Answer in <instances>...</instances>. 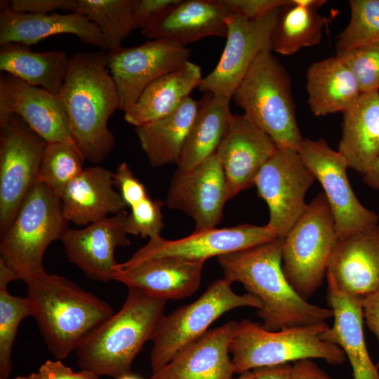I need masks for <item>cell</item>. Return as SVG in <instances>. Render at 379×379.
Returning a JSON list of instances; mask_svg holds the SVG:
<instances>
[{
    "label": "cell",
    "instance_id": "obj_1",
    "mask_svg": "<svg viewBox=\"0 0 379 379\" xmlns=\"http://www.w3.org/2000/svg\"><path fill=\"white\" fill-rule=\"evenodd\" d=\"M282 239L219 256L224 278L243 284L261 302L258 316L268 331L326 322L333 315L301 298L282 269Z\"/></svg>",
    "mask_w": 379,
    "mask_h": 379
},
{
    "label": "cell",
    "instance_id": "obj_2",
    "mask_svg": "<svg viewBox=\"0 0 379 379\" xmlns=\"http://www.w3.org/2000/svg\"><path fill=\"white\" fill-rule=\"evenodd\" d=\"M108 52H80L69 58L59 94L65 107L73 141L84 160L98 164L115 145L108 121L119 98L107 71Z\"/></svg>",
    "mask_w": 379,
    "mask_h": 379
},
{
    "label": "cell",
    "instance_id": "obj_3",
    "mask_svg": "<svg viewBox=\"0 0 379 379\" xmlns=\"http://www.w3.org/2000/svg\"><path fill=\"white\" fill-rule=\"evenodd\" d=\"M33 317L55 359H65L113 314L106 301L74 282L46 272L27 283Z\"/></svg>",
    "mask_w": 379,
    "mask_h": 379
},
{
    "label": "cell",
    "instance_id": "obj_4",
    "mask_svg": "<svg viewBox=\"0 0 379 379\" xmlns=\"http://www.w3.org/2000/svg\"><path fill=\"white\" fill-rule=\"evenodd\" d=\"M166 300L128 288L115 314L90 333L76 350L81 369L115 379L131 373L133 360L164 316Z\"/></svg>",
    "mask_w": 379,
    "mask_h": 379
},
{
    "label": "cell",
    "instance_id": "obj_5",
    "mask_svg": "<svg viewBox=\"0 0 379 379\" xmlns=\"http://www.w3.org/2000/svg\"><path fill=\"white\" fill-rule=\"evenodd\" d=\"M231 99L278 147L298 152L304 138L297 124L291 80L270 49L257 56Z\"/></svg>",
    "mask_w": 379,
    "mask_h": 379
},
{
    "label": "cell",
    "instance_id": "obj_6",
    "mask_svg": "<svg viewBox=\"0 0 379 379\" xmlns=\"http://www.w3.org/2000/svg\"><path fill=\"white\" fill-rule=\"evenodd\" d=\"M328 327L323 322L268 331L250 319L237 322L230 347L234 372L239 375L258 368L313 359L341 365L346 360L343 350L320 338Z\"/></svg>",
    "mask_w": 379,
    "mask_h": 379
},
{
    "label": "cell",
    "instance_id": "obj_7",
    "mask_svg": "<svg viewBox=\"0 0 379 379\" xmlns=\"http://www.w3.org/2000/svg\"><path fill=\"white\" fill-rule=\"evenodd\" d=\"M61 200L37 182L8 227L1 234L0 258L26 284L46 271L44 253L69 228Z\"/></svg>",
    "mask_w": 379,
    "mask_h": 379
},
{
    "label": "cell",
    "instance_id": "obj_8",
    "mask_svg": "<svg viewBox=\"0 0 379 379\" xmlns=\"http://www.w3.org/2000/svg\"><path fill=\"white\" fill-rule=\"evenodd\" d=\"M337 241L333 215L320 192L283 239V271L303 299L307 300L321 286Z\"/></svg>",
    "mask_w": 379,
    "mask_h": 379
},
{
    "label": "cell",
    "instance_id": "obj_9",
    "mask_svg": "<svg viewBox=\"0 0 379 379\" xmlns=\"http://www.w3.org/2000/svg\"><path fill=\"white\" fill-rule=\"evenodd\" d=\"M231 285L225 278L216 280L195 301L164 314L152 338V373L203 337L210 326L226 312L242 307H261L256 297L248 293L237 294Z\"/></svg>",
    "mask_w": 379,
    "mask_h": 379
},
{
    "label": "cell",
    "instance_id": "obj_10",
    "mask_svg": "<svg viewBox=\"0 0 379 379\" xmlns=\"http://www.w3.org/2000/svg\"><path fill=\"white\" fill-rule=\"evenodd\" d=\"M0 128L1 234L11 224L25 197L39 181L47 142L15 114Z\"/></svg>",
    "mask_w": 379,
    "mask_h": 379
},
{
    "label": "cell",
    "instance_id": "obj_11",
    "mask_svg": "<svg viewBox=\"0 0 379 379\" xmlns=\"http://www.w3.org/2000/svg\"><path fill=\"white\" fill-rule=\"evenodd\" d=\"M315 180L299 152L290 148L278 147L260 169L255 186L269 208L266 225L278 239H284L305 211V194Z\"/></svg>",
    "mask_w": 379,
    "mask_h": 379
},
{
    "label": "cell",
    "instance_id": "obj_12",
    "mask_svg": "<svg viewBox=\"0 0 379 379\" xmlns=\"http://www.w3.org/2000/svg\"><path fill=\"white\" fill-rule=\"evenodd\" d=\"M321 185L333 215L338 239L373 225L379 216L357 198L347 175L345 159L323 139L304 138L298 150Z\"/></svg>",
    "mask_w": 379,
    "mask_h": 379
},
{
    "label": "cell",
    "instance_id": "obj_13",
    "mask_svg": "<svg viewBox=\"0 0 379 379\" xmlns=\"http://www.w3.org/2000/svg\"><path fill=\"white\" fill-rule=\"evenodd\" d=\"M279 10L253 20L235 13L227 16L224 50L215 68L203 77L199 91L231 100L257 56L265 50H271V35Z\"/></svg>",
    "mask_w": 379,
    "mask_h": 379
},
{
    "label": "cell",
    "instance_id": "obj_14",
    "mask_svg": "<svg viewBox=\"0 0 379 379\" xmlns=\"http://www.w3.org/2000/svg\"><path fill=\"white\" fill-rule=\"evenodd\" d=\"M190 55L186 46L160 39L108 52L107 67L118 93V109L127 111L149 85L180 68Z\"/></svg>",
    "mask_w": 379,
    "mask_h": 379
},
{
    "label": "cell",
    "instance_id": "obj_15",
    "mask_svg": "<svg viewBox=\"0 0 379 379\" xmlns=\"http://www.w3.org/2000/svg\"><path fill=\"white\" fill-rule=\"evenodd\" d=\"M278 239L265 225H239L230 227L194 230L187 237L168 240L157 236L139 248L126 262L118 263L128 267L143 261L166 256L190 260H204L249 248Z\"/></svg>",
    "mask_w": 379,
    "mask_h": 379
},
{
    "label": "cell",
    "instance_id": "obj_16",
    "mask_svg": "<svg viewBox=\"0 0 379 379\" xmlns=\"http://www.w3.org/2000/svg\"><path fill=\"white\" fill-rule=\"evenodd\" d=\"M228 201L226 179L216 152L194 168L177 170L165 201L168 208L180 211L195 222V230L216 227Z\"/></svg>",
    "mask_w": 379,
    "mask_h": 379
},
{
    "label": "cell",
    "instance_id": "obj_17",
    "mask_svg": "<svg viewBox=\"0 0 379 379\" xmlns=\"http://www.w3.org/2000/svg\"><path fill=\"white\" fill-rule=\"evenodd\" d=\"M13 114L21 118L47 143L67 141L74 144L59 95L3 74L0 77V126Z\"/></svg>",
    "mask_w": 379,
    "mask_h": 379
},
{
    "label": "cell",
    "instance_id": "obj_18",
    "mask_svg": "<svg viewBox=\"0 0 379 379\" xmlns=\"http://www.w3.org/2000/svg\"><path fill=\"white\" fill-rule=\"evenodd\" d=\"M277 148L245 114H231L216 149L225 175L228 201L255 185L260 169Z\"/></svg>",
    "mask_w": 379,
    "mask_h": 379
},
{
    "label": "cell",
    "instance_id": "obj_19",
    "mask_svg": "<svg viewBox=\"0 0 379 379\" xmlns=\"http://www.w3.org/2000/svg\"><path fill=\"white\" fill-rule=\"evenodd\" d=\"M128 216L124 211L81 229L68 228L61 238L68 260L92 280H112L115 250L130 245Z\"/></svg>",
    "mask_w": 379,
    "mask_h": 379
},
{
    "label": "cell",
    "instance_id": "obj_20",
    "mask_svg": "<svg viewBox=\"0 0 379 379\" xmlns=\"http://www.w3.org/2000/svg\"><path fill=\"white\" fill-rule=\"evenodd\" d=\"M204 260L166 256L128 267L115 265L112 280L159 299L180 300L195 293L201 281Z\"/></svg>",
    "mask_w": 379,
    "mask_h": 379
},
{
    "label": "cell",
    "instance_id": "obj_21",
    "mask_svg": "<svg viewBox=\"0 0 379 379\" xmlns=\"http://www.w3.org/2000/svg\"><path fill=\"white\" fill-rule=\"evenodd\" d=\"M232 11L223 0H180L151 22L142 34L186 46L208 36L226 38Z\"/></svg>",
    "mask_w": 379,
    "mask_h": 379
},
{
    "label": "cell",
    "instance_id": "obj_22",
    "mask_svg": "<svg viewBox=\"0 0 379 379\" xmlns=\"http://www.w3.org/2000/svg\"><path fill=\"white\" fill-rule=\"evenodd\" d=\"M327 272L352 295L363 298L379 289V225L338 239Z\"/></svg>",
    "mask_w": 379,
    "mask_h": 379
},
{
    "label": "cell",
    "instance_id": "obj_23",
    "mask_svg": "<svg viewBox=\"0 0 379 379\" xmlns=\"http://www.w3.org/2000/svg\"><path fill=\"white\" fill-rule=\"evenodd\" d=\"M1 2L0 44L18 43L30 46L47 37L68 34L76 36L82 43L107 50L99 29L84 15L20 13L11 9L6 1Z\"/></svg>",
    "mask_w": 379,
    "mask_h": 379
},
{
    "label": "cell",
    "instance_id": "obj_24",
    "mask_svg": "<svg viewBox=\"0 0 379 379\" xmlns=\"http://www.w3.org/2000/svg\"><path fill=\"white\" fill-rule=\"evenodd\" d=\"M237 326L230 321L208 331L149 379H232L230 347Z\"/></svg>",
    "mask_w": 379,
    "mask_h": 379
},
{
    "label": "cell",
    "instance_id": "obj_25",
    "mask_svg": "<svg viewBox=\"0 0 379 379\" xmlns=\"http://www.w3.org/2000/svg\"><path fill=\"white\" fill-rule=\"evenodd\" d=\"M327 300L333 324L320 335L324 341L339 346L350 361L353 379H379L378 367L368 354L363 324L362 298L340 291L327 272Z\"/></svg>",
    "mask_w": 379,
    "mask_h": 379
},
{
    "label": "cell",
    "instance_id": "obj_26",
    "mask_svg": "<svg viewBox=\"0 0 379 379\" xmlns=\"http://www.w3.org/2000/svg\"><path fill=\"white\" fill-rule=\"evenodd\" d=\"M114 187L111 171L100 166L84 168L60 198L66 220L76 225H88L126 211L127 206Z\"/></svg>",
    "mask_w": 379,
    "mask_h": 379
},
{
    "label": "cell",
    "instance_id": "obj_27",
    "mask_svg": "<svg viewBox=\"0 0 379 379\" xmlns=\"http://www.w3.org/2000/svg\"><path fill=\"white\" fill-rule=\"evenodd\" d=\"M338 151L362 175L379 157V91L362 93L343 112Z\"/></svg>",
    "mask_w": 379,
    "mask_h": 379
},
{
    "label": "cell",
    "instance_id": "obj_28",
    "mask_svg": "<svg viewBox=\"0 0 379 379\" xmlns=\"http://www.w3.org/2000/svg\"><path fill=\"white\" fill-rule=\"evenodd\" d=\"M202 79L201 67L190 60L186 62L149 85L124 112L125 121L136 128L171 114L199 88Z\"/></svg>",
    "mask_w": 379,
    "mask_h": 379
},
{
    "label": "cell",
    "instance_id": "obj_29",
    "mask_svg": "<svg viewBox=\"0 0 379 379\" xmlns=\"http://www.w3.org/2000/svg\"><path fill=\"white\" fill-rule=\"evenodd\" d=\"M306 79L307 103L317 117L343 113L362 93L352 72L336 55L313 62Z\"/></svg>",
    "mask_w": 379,
    "mask_h": 379
},
{
    "label": "cell",
    "instance_id": "obj_30",
    "mask_svg": "<svg viewBox=\"0 0 379 379\" xmlns=\"http://www.w3.org/2000/svg\"><path fill=\"white\" fill-rule=\"evenodd\" d=\"M198 107L199 102L190 96L171 114L135 128L140 147L152 167L178 164Z\"/></svg>",
    "mask_w": 379,
    "mask_h": 379
},
{
    "label": "cell",
    "instance_id": "obj_31",
    "mask_svg": "<svg viewBox=\"0 0 379 379\" xmlns=\"http://www.w3.org/2000/svg\"><path fill=\"white\" fill-rule=\"evenodd\" d=\"M69 58L60 51L36 52L18 43L0 44V70L29 85L59 95Z\"/></svg>",
    "mask_w": 379,
    "mask_h": 379
},
{
    "label": "cell",
    "instance_id": "obj_32",
    "mask_svg": "<svg viewBox=\"0 0 379 379\" xmlns=\"http://www.w3.org/2000/svg\"><path fill=\"white\" fill-rule=\"evenodd\" d=\"M230 99L206 93L185 139L178 169L194 168L214 153L227 129L232 114Z\"/></svg>",
    "mask_w": 379,
    "mask_h": 379
},
{
    "label": "cell",
    "instance_id": "obj_33",
    "mask_svg": "<svg viewBox=\"0 0 379 379\" xmlns=\"http://www.w3.org/2000/svg\"><path fill=\"white\" fill-rule=\"evenodd\" d=\"M330 19L314 8L288 4L279 8L271 35V50L291 55L299 50L318 45Z\"/></svg>",
    "mask_w": 379,
    "mask_h": 379
},
{
    "label": "cell",
    "instance_id": "obj_34",
    "mask_svg": "<svg viewBox=\"0 0 379 379\" xmlns=\"http://www.w3.org/2000/svg\"><path fill=\"white\" fill-rule=\"evenodd\" d=\"M135 0H77L75 13L86 16L100 31L108 52L119 49L133 32Z\"/></svg>",
    "mask_w": 379,
    "mask_h": 379
},
{
    "label": "cell",
    "instance_id": "obj_35",
    "mask_svg": "<svg viewBox=\"0 0 379 379\" xmlns=\"http://www.w3.org/2000/svg\"><path fill=\"white\" fill-rule=\"evenodd\" d=\"M84 157L70 142L47 143L42 157L39 182L60 199L65 188L83 171Z\"/></svg>",
    "mask_w": 379,
    "mask_h": 379
},
{
    "label": "cell",
    "instance_id": "obj_36",
    "mask_svg": "<svg viewBox=\"0 0 379 379\" xmlns=\"http://www.w3.org/2000/svg\"><path fill=\"white\" fill-rule=\"evenodd\" d=\"M8 284L0 283V379H8L12 370L11 354L20 322L31 316L27 297L11 295Z\"/></svg>",
    "mask_w": 379,
    "mask_h": 379
},
{
    "label": "cell",
    "instance_id": "obj_37",
    "mask_svg": "<svg viewBox=\"0 0 379 379\" xmlns=\"http://www.w3.org/2000/svg\"><path fill=\"white\" fill-rule=\"evenodd\" d=\"M350 18L338 36L336 51L379 42V0L349 1Z\"/></svg>",
    "mask_w": 379,
    "mask_h": 379
},
{
    "label": "cell",
    "instance_id": "obj_38",
    "mask_svg": "<svg viewBox=\"0 0 379 379\" xmlns=\"http://www.w3.org/2000/svg\"><path fill=\"white\" fill-rule=\"evenodd\" d=\"M357 79L362 93L379 91V42L336 51Z\"/></svg>",
    "mask_w": 379,
    "mask_h": 379
},
{
    "label": "cell",
    "instance_id": "obj_39",
    "mask_svg": "<svg viewBox=\"0 0 379 379\" xmlns=\"http://www.w3.org/2000/svg\"><path fill=\"white\" fill-rule=\"evenodd\" d=\"M162 206L163 201L149 196L131 207L127 219L128 234L149 239L161 236L164 226Z\"/></svg>",
    "mask_w": 379,
    "mask_h": 379
},
{
    "label": "cell",
    "instance_id": "obj_40",
    "mask_svg": "<svg viewBox=\"0 0 379 379\" xmlns=\"http://www.w3.org/2000/svg\"><path fill=\"white\" fill-rule=\"evenodd\" d=\"M114 185L130 208L149 197L145 185L126 162L121 163L114 173Z\"/></svg>",
    "mask_w": 379,
    "mask_h": 379
},
{
    "label": "cell",
    "instance_id": "obj_41",
    "mask_svg": "<svg viewBox=\"0 0 379 379\" xmlns=\"http://www.w3.org/2000/svg\"><path fill=\"white\" fill-rule=\"evenodd\" d=\"M7 4L14 11L33 14H48L58 9L75 13L77 7V0H11Z\"/></svg>",
    "mask_w": 379,
    "mask_h": 379
},
{
    "label": "cell",
    "instance_id": "obj_42",
    "mask_svg": "<svg viewBox=\"0 0 379 379\" xmlns=\"http://www.w3.org/2000/svg\"><path fill=\"white\" fill-rule=\"evenodd\" d=\"M179 1L180 0H135L133 31L136 29H144L166 10Z\"/></svg>",
    "mask_w": 379,
    "mask_h": 379
},
{
    "label": "cell",
    "instance_id": "obj_43",
    "mask_svg": "<svg viewBox=\"0 0 379 379\" xmlns=\"http://www.w3.org/2000/svg\"><path fill=\"white\" fill-rule=\"evenodd\" d=\"M233 13L253 20L262 17L289 0H223Z\"/></svg>",
    "mask_w": 379,
    "mask_h": 379
},
{
    "label": "cell",
    "instance_id": "obj_44",
    "mask_svg": "<svg viewBox=\"0 0 379 379\" xmlns=\"http://www.w3.org/2000/svg\"><path fill=\"white\" fill-rule=\"evenodd\" d=\"M37 373L40 379H100L97 373L88 370L74 372L58 359L46 361Z\"/></svg>",
    "mask_w": 379,
    "mask_h": 379
},
{
    "label": "cell",
    "instance_id": "obj_45",
    "mask_svg": "<svg viewBox=\"0 0 379 379\" xmlns=\"http://www.w3.org/2000/svg\"><path fill=\"white\" fill-rule=\"evenodd\" d=\"M364 319L379 343V289L362 298ZM379 368V358L376 364Z\"/></svg>",
    "mask_w": 379,
    "mask_h": 379
},
{
    "label": "cell",
    "instance_id": "obj_46",
    "mask_svg": "<svg viewBox=\"0 0 379 379\" xmlns=\"http://www.w3.org/2000/svg\"><path fill=\"white\" fill-rule=\"evenodd\" d=\"M292 379H332L312 359H303L292 364Z\"/></svg>",
    "mask_w": 379,
    "mask_h": 379
},
{
    "label": "cell",
    "instance_id": "obj_47",
    "mask_svg": "<svg viewBox=\"0 0 379 379\" xmlns=\"http://www.w3.org/2000/svg\"><path fill=\"white\" fill-rule=\"evenodd\" d=\"M255 379H292V364H283L253 370Z\"/></svg>",
    "mask_w": 379,
    "mask_h": 379
},
{
    "label": "cell",
    "instance_id": "obj_48",
    "mask_svg": "<svg viewBox=\"0 0 379 379\" xmlns=\"http://www.w3.org/2000/svg\"><path fill=\"white\" fill-rule=\"evenodd\" d=\"M364 175V182L373 190H379V157Z\"/></svg>",
    "mask_w": 379,
    "mask_h": 379
},
{
    "label": "cell",
    "instance_id": "obj_49",
    "mask_svg": "<svg viewBox=\"0 0 379 379\" xmlns=\"http://www.w3.org/2000/svg\"><path fill=\"white\" fill-rule=\"evenodd\" d=\"M291 4L301 7L318 9L326 2L325 0H291Z\"/></svg>",
    "mask_w": 379,
    "mask_h": 379
},
{
    "label": "cell",
    "instance_id": "obj_50",
    "mask_svg": "<svg viewBox=\"0 0 379 379\" xmlns=\"http://www.w3.org/2000/svg\"><path fill=\"white\" fill-rule=\"evenodd\" d=\"M232 379H255V373L253 371H248L239 374V376Z\"/></svg>",
    "mask_w": 379,
    "mask_h": 379
},
{
    "label": "cell",
    "instance_id": "obj_51",
    "mask_svg": "<svg viewBox=\"0 0 379 379\" xmlns=\"http://www.w3.org/2000/svg\"><path fill=\"white\" fill-rule=\"evenodd\" d=\"M13 379H40L38 373H32L27 375H18Z\"/></svg>",
    "mask_w": 379,
    "mask_h": 379
},
{
    "label": "cell",
    "instance_id": "obj_52",
    "mask_svg": "<svg viewBox=\"0 0 379 379\" xmlns=\"http://www.w3.org/2000/svg\"><path fill=\"white\" fill-rule=\"evenodd\" d=\"M117 379H141V378L136 375L128 373V374L122 375Z\"/></svg>",
    "mask_w": 379,
    "mask_h": 379
}]
</instances>
